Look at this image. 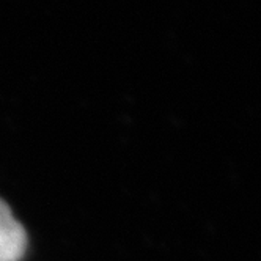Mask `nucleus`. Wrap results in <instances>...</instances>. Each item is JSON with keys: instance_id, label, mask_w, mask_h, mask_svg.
I'll list each match as a JSON object with an SVG mask.
<instances>
[{"instance_id": "f257e3e1", "label": "nucleus", "mask_w": 261, "mask_h": 261, "mask_svg": "<svg viewBox=\"0 0 261 261\" xmlns=\"http://www.w3.org/2000/svg\"><path fill=\"white\" fill-rule=\"evenodd\" d=\"M27 249V233L8 204L0 200V261H19Z\"/></svg>"}]
</instances>
